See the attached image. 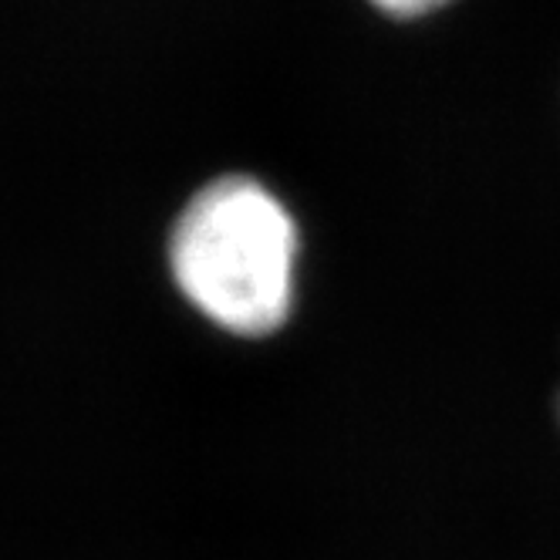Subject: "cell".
Returning <instances> with one entry per match:
<instances>
[{"mask_svg": "<svg viewBox=\"0 0 560 560\" xmlns=\"http://www.w3.org/2000/svg\"><path fill=\"white\" fill-rule=\"evenodd\" d=\"M183 294L236 335H267L294 304L298 226L257 179L223 176L199 189L170 240Z\"/></svg>", "mask_w": 560, "mask_h": 560, "instance_id": "cell-1", "label": "cell"}, {"mask_svg": "<svg viewBox=\"0 0 560 560\" xmlns=\"http://www.w3.org/2000/svg\"><path fill=\"white\" fill-rule=\"evenodd\" d=\"M375 4L398 14V18H412V14H425V11L443 8L446 0H375Z\"/></svg>", "mask_w": 560, "mask_h": 560, "instance_id": "cell-2", "label": "cell"}, {"mask_svg": "<svg viewBox=\"0 0 560 560\" xmlns=\"http://www.w3.org/2000/svg\"><path fill=\"white\" fill-rule=\"evenodd\" d=\"M557 422H560V395H557Z\"/></svg>", "mask_w": 560, "mask_h": 560, "instance_id": "cell-3", "label": "cell"}]
</instances>
